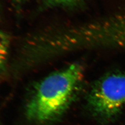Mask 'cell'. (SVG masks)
Here are the masks:
<instances>
[{"label": "cell", "mask_w": 125, "mask_h": 125, "mask_svg": "<svg viewBox=\"0 0 125 125\" xmlns=\"http://www.w3.org/2000/svg\"><path fill=\"white\" fill-rule=\"evenodd\" d=\"M16 1H17V2H21V1H22V0H16Z\"/></svg>", "instance_id": "cell-5"}, {"label": "cell", "mask_w": 125, "mask_h": 125, "mask_svg": "<svg viewBox=\"0 0 125 125\" xmlns=\"http://www.w3.org/2000/svg\"><path fill=\"white\" fill-rule=\"evenodd\" d=\"M46 3L52 6H70L75 5L81 0H45Z\"/></svg>", "instance_id": "cell-4"}, {"label": "cell", "mask_w": 125, "mask_h": 125, "mask_svg": "<svg viewBox=\"0 0 125 125\" xmlns=\"http://www.w3.org/2000/svg\"><path fill=\"white\" fill-rule=\"evenodd\" d=\"M83 71L80 64L74 63L41 81L27 104L28 118L44 123L62 115L75 96L83 79Z\"/></svg>", "instance_id": "cell-1"}, {"label": "cell", "mask_w": 125, "mask_h": 125, "mask_svg": "<svg viewBox=\"0 0 125 125\" xmlns=\"http://www.w3.org/2000/svg\"><path fill=\"white\" fill-rule=\"evenodd\" d=\"M88 104L97 117L104 121L115 118L125 105V74L105 76L93 85Z\"/></svg>", "instance_id": "cell-2"}, {"label": "cell", "mask_w": 125, "mask_h": 125, "mask_svg": "<svg viewBox=\"0 0 125 125\" xmlns=\"http://www.w3.org/2000/svg\"><path fill=\"white\" fill-rule=\"evenodd\" d=\"M10 44L9 36L0 30V70L4 66L7 60Z\"/></svg>", "instance_id": "cell-3"}]
</instances>
